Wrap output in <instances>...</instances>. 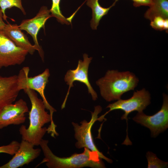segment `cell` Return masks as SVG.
Returning <instances> with one entry per match:
<instances>
[{"mask_svg":"<svg viewBox=\"0 0 168 168\" xmlns=\"http://www.w3.org/2000/svg\"><path fill=\"white\" fill-rule=\"evenodd\" d=\"M30 99L31 107L29 112V125L28 128L22 125L19 129L22 140L32 143L34 146L40 145L43 138L47 132V128H42L46 124L52 121L50 114L46 109L42 100L39 98L34 90L26 89L23 90Z\"/></svg>","mask_w":168,"mask_h":168,"instance_id":"6da1fadb","label":"cell"},{"mask_svg":"<svg viewBox=\"0 0 168 168\" xmlns=\"http://www.w3.org/2000/svg\"><path fill=\"white\" fill-rule=\"evenodd\" d=\"M49 141L43 139L40 145L44 157L35 167L46 163L49 168H79L84 167L101 168L105 167L101 159L104 157L98 153L84 148L82 153H75L68 157H60L55 155L48 146Z\"/></svg>","mask_w":168,"mask_h":168,"instance_id":"7a4b0ae2","label":"cell"},{"mask_svg":"<svg viewBox=\"0 0 168 168\" xmlns=\"http://www.w3.org/2000/svg\"><path fill=\"white\" fill-rule=\"evenodd\" d=\"M139 81L138 77L131 72L112 70H108L96 83L102 97L110 102L119 100L124 93L134 90Z\"/></svg>","mask_w":168,"mask_h":168,"instance_id":"3957f363","label":"cell"},{"mask_svg":"<svg viewBox=\"0 0 168 168\" xmlns=\"http://www.w3.org/2000/svg\"><path fill=\"white\" fill-rule=\"evenodd\" d=\"M30 69L29 67L23 68L17 75L18 86L20 91L26 89H30L37 91L41 96L45 108L50 112L52 123L47 128L49 131L54 133L56 131L57 126L54 123L53 115L56 111L48 103L44 95V90L48 82L50 73L48 69H46L42 73L33 77H29Z\"/></svg>","mask_w":168,"mask_h":168,"instance_id":"277c9868","label":"cell"},{"mask_svg":"<svg viewBox=\"0 0 168 168\" xmlns=\"http://www.w3.org/2000/svg\"><path fill=\"white\" fill-rule=\"evenodd\" d=\"M102 110L100 106H95L94 112H91V119L88 122L84 120L80 122V125L77 123H72L75 133L74 137L77 141L75 146L78 148H86L91 151L96 152L104 157L107 162L111 163L112 162V160L104 156L97 148L91 134L92 126L96 121L99 120L98 115Z\"/></svg>","mask_w":168,"mask_h":168,"instance_id":"5b68a950","label":"cell"},{"mask_svg":"<svg viewBox=\"0 0 168 168\" xmlns=\"http://www.w3.org/2000/svg\"><path fill=\"white\" fill-rule=\"evenodd\" d=\"M151 95L149 92L145 88L134 92L133 96L126 100L121 99L117 101L108 105L106 108L109 110L104 114L102 115L104 117L110 111L120 110L123 111L124 113L122 116V120L128 119V116L131 112L136 111L138 113L143 112L151 103Z\"/></svg>","mask_w":168,"mask_h":168,"instance_id":"8992f818","label":"cell"},{"mask_svg":"<svg viewBox=\"0 0 168 168\" xmlns=\"http://www.w3.org/2000/svg\"><path fill=\"white\" fill-rule=\"evenodd\" d=\"M163 103L161 109L151 116L143 112L138 113L133 118L136 122L148 128L152 137H156L168 127V96L163 94Z\"/></svg>","mask_w":168,"mask_h":168,"instance_id":"52a82bcc","label":"cell"},{"mask_svg":"<svg viewBox=\"0 0 168 168\" xmlns=\"http://www.w3.org/2000/svg\"><path fill=\"white\" fill-rule=\"evenodd\" d=\"M28 53L25 49L16 46L0 30V69L21 64Z\"/></svg>","mask_w":168,"mask_h":168,"instance_id":"ba28073f","label":"cell"},{"mask_svg":"<svg viewBox=\"0 0 168 168\" xmlns=\"http://www.w3.org/2000/svg\"><path fill=\"white\" fill-rule=\"evenodd\" d=\"M83 61L81 60H79L77 67L75 69L69 70L65 75L64 80L67 85H69V88L62 105V109L65 107L70 90L72 87L73 86V82L75 81L82 82L86 85L88 92L91 94L93 100H95L97 99V95L91 86L88 76V68L92 58H88V55L85 54L83 55Z\"/></svg>","mask_w":168,"mask_h":168,"instance_id":"9c48e42d","label":"cell"},{"mask_svg":"<svg viewBox=\"0 0 168 168\" xmlns=\"http://www.w3.org/2000/svg\"><path fill=\"white\" fill-rule=\"evenodd\" d=\"M29 112L26 102L22 99L5 106L0 110V129L10 125H20L26 120L25 114Z\"/></svg>","mask_w":168,"mask_h":168,"instance_id":"30bf717a","label":"cell"},{"mask_svg":"<svg viewBox=\"0 0 168 168\" xmlns=\"http://www.w3.org/2000/svg\"><path fill=\"white\" fill-rule=\"evenodd\" d=\"M49 10L47 7L42 6L36 15L30 19L23 20L19 26L21 30H24L32 37L34 45L37 49L39 54L42 60L44 59V54L37 40V36L40 30L44 28L47 20L51 17Z\"/></svg>","mask_w":168,"mask_h":168,"instance_id":"8fae6325","label":"cell"},{"mask_svg":"<svg viewBox=\"0 0 168 168\" xmlns=\"http://www.w3.org/2000/svg\"><path fill=\"white\" fill-rule=\"evenodd\" d=\"M34 145L26 141L22 140L19 148L13 157L0 168H17L28 165L37 158L41 150L34 148Z\"/></svg>","mask_w":168,"mask_h":168,"instance_id":"7c38bea8","label":"cell"},{"mask_svg":"<svg viewBox=\"0 0 168 168\" xmlns=\"http://www.w3.org/2000/svg\"><path fill=\"white\" fill-rule=\"evenodd\" d=\"M20 91L17 75L0 76V110L5 106L12 103Z\"/></svg>","mask_w":168,"mask_h":168,"instance_id":"4fadbf2b","label":"cell"},{"mask_svg":"<svg viewBox=\"0 0 168 168\" xmlns=\"http://www.w3.org/2000/svg\"><path fill=\"white\" fill-rule=\"evenodd\" d=\"M1 30L16 46L25 49L30 54H33L35 50H37L36 47L30 43L27 36L17 24L8 23Z\"/></svg>","mask_w":168,"mask_h":168,"instance_id":"5bb4252c","label":"cell"},{"mask_svg":"<svg viewBox=\"0 0 168 168\" xmlns=\"http://www.w3.org/2000/svg\"><path fill=\"white\" fill-rule=\"evenodd\" d=\"M99 0H86V5L92 10V18L91 21V26L93 30H96L100 21L102 17L107 14L111 7L114 6L116 1L108 8L102 7L100 4Z\"/></svg>","mask_w":168,"mask_h":168,"instance_id":"9a60e30c","label":"cell"},{"mask_svg":"<svg viewBox=\"0 0 168 168\" xmlns=\"http://www.w3.org/2000/svg\"><path fill=\"white\" fill-rule=\"evenodd\" d=\"M157 16L168 19V0H152L144 15V17L150 21Z\"/></svg>","mask_w":168,"mask_h":168,"instance_id":"2e32d148","label":"cell"},{"mask_svg":"<svg viewBox=\"0 0 168 168\" xmlns=\"http://www.w3.org/2000/svg\"><path fill=\"white\" fill-rule=\"evenodd\" d=\"M13 7L18 8L24 14H26V12L22 5L21 0H0V8L3 13L4 20L7 21V16L5 13L6 10Z\"/></svg>","mask_w":168,"mask_h":168,"instance_id":"e0dca14e","label":"cell"},{"mask_svg":"<svg viewBox=\"0 0 168 168\" xmlns=\"http://www.w3.org/2000/svg\"><path fill=\"white\" fill-rule=\"evenodd\" d=\"M52 5L49 10L51 17L56 18L57 20L62 24L69 25L70 22L62 14L60 9L61 0H52Z\"/></svg>","mask_w":168,"mask_h":168,"instance_id":"ac0fdd59","label":"cell"},{"mask_svg":"<svg viewBox=\"0 0 168 168\" xmlns=\"http://www.w3.org/2000/svg\"><path fill=\"white\" fill-rule=\"evenodd\" d=\"M146 156L148 161V168H165L168 166L167 162L161 160L152 152H147Z\"/></svg>","mask_w":168,"mask_h":168,"instance_id":"d6986e66","label":"cell"},{"mask_svg":"<svg viewBox=\"0 0 168 168\" xmlns=\"http://www.w3.org/2000/svg\"><path fill=\"white\" fill-rule=\"evenodd\" d=\"M150 25L156 30L160 31L165 30L168 32V19H165L161 16L156 17L151 21Z\"/></svg>","mask_w":168,"mask_h":168,"instance_id":"ffe728a7","label":"cell"},{"mask_svg":"<svg viewBox=\"0 0 168 168\" xmlns=\"http://www.w3.org/2000/svg\"><path fill=\"white\" fill-rule=\"evenodd\" d=\"M20 143L17 141H13L9 144L0 147V153H3L13 155L19 148Z\"/></svg>","mask_w":168,"mask_h":168,"instance_id":"44dd1931","label":"cell"},{"mask_svg":"<svg viewBox=\"0 0 168 168\" xmlns=\"http://www.w3.org/2000/svg\"><path fill=\"white\" fill-rule=\"evenodd\" d=\"M132 0L133 2V6L135 7H138L141 6H147L149 7L152 4V0Z\"/></svg>","mask_w":168,"mask_h":168,"instance_id":"7402d4cb","label":"cell"},{"mask_svg":"<svg viewBox=\"0 0 168 168\" xmlns=\"http://www.w3.org/2000/svg\"><path fill=\"white\" fill-rule=\"evenodd\" d=\"M3 14L0 8V30H2L5 26L6 24L3 21Z\"/></svg>","mask_w":168,"mask_h":168,"instance_id":"603a6c76","label":"cell"},{"mask_svg":"<svg viewBox=\"0 0 168 168\" xmlns=\"http://www.w3.org/2000/svg\"><path fill=\"white\" fill-rule=\"evenodd\" d=\"M114 1H118V0H114Z\"/></svg>","mask_w":168,"mask_h":168,"instance_id":"cb8c5ba5","label":"cell"}]
</instances>
